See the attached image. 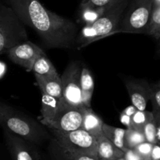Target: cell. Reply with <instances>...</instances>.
<instances>
[{"label":"cell","mask_w":160,"mask_h":160,"mask_svg":"<svg viewBox=\"0 0 160 160\" xmlns=\"http://www.w3.org/2000/svg\"><path fill=\"white\" fill-rule=\"evenodd\" d=\"M25 25L32 28L45 46L75 48L79 28L69 19L47 9L39 0H4Z\"/></svg>","instance_id":"cell-1"},{"label":"cell","mask_w":160,"mask_h":160,"mask_svg":"<svg viewBox=\"0 0 160 160\" xmlns=\"http://www.w3.org/2000/svg\"><path fill=\"white\" fill-rule=\"evenodd\" d=\"M0 124L7 131L35 145L49 142L52 134L45 125L7 104L0 105Z\"/></svg>","instance_id":"cell-2"},{"label":"cell","mask_w":160,"mask_h":160,"mask_svg":"<svg viewBox=\"0 0 160 160\" xmlns=\"http://www.w3.org/2000/svg\"><path fill=\"white\" fill-rule=\"evenodd\" d=\"M131 0H122L108 8L105 13L92 25H84L80 30L75 42V48L81 49L102 38L113 35Z\"/></svg>","instance_id":"cell-3"},{"label":"cell","mask_w":160,"mask_h":160,"mask_svg":"<svg viewBox=\"0 0 160 160\" xmlns=\"http://www.w3.org/2000/svg\"><path fill=\"white\" fill-rule=\"evenodd\" d=\"M26 25L13 9L2 3L0 6V54H6L12 47L28 42Z\"/></svg>","instance_id":"cell-4"},{"label":"cell","mask_w":160,"mask_h":160,"mask_svg":"<svg viewBox=\"0 0 160 160\" xmlns=\"http://www.w3.org/2000/svg\"><path fill=\"white\" fill-rule=\"evenodd\" d=\"M152 7L153 0H131L116 31V34H146Z\"/></svg>","instance_id":"cell-5"},{"label":"cell","mask_w":160,"mask_h":160,"mask_svg":"<svg viewBox=\"0 0 160 160\" xmlns=\"http://www.w3.org/2000/svg\"><path fill=\"white\" fill-rule=\"evenodd\" d=\"M48 131L52 136L62 146L72 151L97 158V138L85 130L80 128L70 131H58L55 129H48Z\"/></svg>","instance_id":"cell-6"},{"label":"cell","mask_w":160,"mask_h":160,"mask_svg":"<svg viewBox=\"0 0 160 160\" xmlns=\"http://www.w3.org/2000/svg\"><path fill=\"white\" fill-rule=\"evenodd\" d=\"M85 107H77L67 102L62 97L59 109L52 120L46 125L48 129L70 131L81 128Z\"/></svg>","instance_id":"cell-7"},{"label":"cell","mask_w":160,"mask_h":160,"mask_svg":"<svg viewBox=\"0 0 160 160\" xmlns=\"http://www.w3.org/2000/svg\"><path fill=\"white\" fill-rule=\"evenodd\" d=\"M82 65L78 61H72L67 65L61 76L63 98L72 106L84 107L81 95V77Z\"/></svg>","instance_id":"cell-8"},{"label":"cell","mask_w":160,"mask_h":160,"mask_svg":"<svg viewBox=\"0 0 160 160\" xmlns=\"http://www.w3.org/2000/svg\"><path fill=\"white\" fill-rule=\"evenodd\" d=\"M45 54V52L33 42L28 41L8 50L6 55L11 61L20 66L27 71L33 70L36 61Z\"/></svg>","instance_id":"cell-9"},{"label":"cell","mask_w":160,"mask_h":160,"mask_svg":"<svg viewBox=\"0 0 160 160\" xmlns=\"http://www.w3.org/2000/svg\"><path fill=\"white\" fill-rule=\"evenodd\" d=\"M6 146L12 160H38L40 152L37 145L7 131H3Z\"/></svg>","instance_id":"cell-10"},{"label":"cell","mask_w":160,"mask_h":160,"mask_svg":"<svg viewBox=\"0 0 160 160\" xmlns=\"http://www.w3.org/2000/svg\"><path fill=\"white\" fill-rule=\"evenodd\" d=\"M124 84L128 90L131 104L138 110H145L151 97V84L145 79L127 78Z\"/></svg>","instance_id":"cell-11"},{"label":"cell","mask_w":160,"mask_h":160,"mask_svg":"<svg viewBox=\"0 0 160 160\" xmlns=\"http://www.w3.org/2000/svg\"><path fill=\"white\" fill-rule=\"evenodd\" d=\"M48 153L51 160H98L93 156L68 149L59 144L52 136L48 142Z\"/></svg>","instance_id":"cell-12"},{"label":"cell","mask_w":160,"mask_h":160,"mask_svg":"<svg viewBox=\"0 0 160 160\" xmlns=\"http://www.w3.org/2000/svg\"><path fill=\"white\" fill-rule=\"evenodd\" d=\"M97 158L98 160H117L124 156V152L116 146L104 134L97 138Z\"/></svg>","instance_id":"cell-13"},{"label":"cell","mask_w":160,"mask_h":160,"mask_svg":"<svg viewBox=\"0 0 160 160\" xmlns=\"http://www.w3.org/2000/svg\"><path fill=\"white\" fill-rule=\"evenodd\" d=\"M42 93L56 98H62V83L61 77H44L34 75Z\"/></svg>","instance_id":"cell-14"},{"label":"cell","mask_w":160,"mask_h":160,"mask_svg":"<svg viewBox=\"0 0 160 160\" xmlns=\"http://www.w3.org/2000/svg\"><path fill=\"white\" fill-rule=\"evenodd\" d=\"M103 124L104 122L102 121L101 117L97 115L92 108L85 107L84 120L81 127L82 129L85 130L94 137L98 138L103 134Z\"/></svg>","instance_id":"cell-15"},{"label":"cell","mask_w":160,"mask_h":160,"mask_svg":"<svg viewBox=\"0 0 160 160\" xmlns=\"http://www.w3.org/2000/svg\"><path fill=\"white\" fill-rule=\"evenodd\" d=\"M61 98L50 96L45 93H42L40 122L42 124L46 126L52 120L59 109Z\"/></svg>","instance_id":"cell-16"},{"label":"cell","mask_w":160,"mask_h":160,"mask_svg":"<svg viewBox=\"0 0 160 160\" xmlns=\"http://www.w3.org/2000/svg\"><path fill=\"white\" fill-rule=\"evenodd\" d=\"M81 95L84 107L90 108L92 95L95 89V81L93 75L86 66H82V71L81 77Z\"/></svg>","instance_id":"cell-17"},{"label":"cell","mask_w":160,"mask_h":160,"mask_svg":"<svg viewBox=\"0 0 160 160\" xmlns=\"http://www.w3.org/2000/svg\"><path fill=\"white\" fill-rule=\"evenodd\" d=\"M106 9L105 7H97L87 3H81L79 20L84 25L93 24L105 13Z\"/></svg>","instance_id":"cell-18"},{"label":"cell","mask_w":160,"mask_h":160,"mask_svg":"<svg viewBox=\"0 0 160 160\" xmlns=\"http://www.w3.org/2000/svg\"><path fill=\"white\" fill-rule=\"evenodd\" d=\"M102 131L104 135L110 140L116 146L118 147L123 152H126L128 148L125 146V134L126 129L120 128H116L111 125L105 123L103 124Z\"/></svg>","instance_id":"cell-19"},{"label":"cell","mask_w":160,"mask_h":160,"mask_svg":"<svg viewBox=\"0 0 160 160\" xmlns=\"http://www.w3.org/2000/svg\"><path fill=\"white\" fill-rule=\"evenodd\" d=\"M32 71L34 73V75L44 77H59L56 67L47 57L45 53L36 61Z\"/></svg>","instance_id":"cell-20"},{"label":"cell","mask_w":160,"mask_h":160,"mask_svg":"<svg viewBox=\"0 0 160 160\" xmlns=\"http://www.w3.org/2000/svg\"><path fill=\"white\" fill-rule=\"evenodd\" d=\"M146 34L160 39V6H153Z\"/></svg>","instance_id":"cell-21"},{"label":"cell","mask_w":160,"mask_h":160,"mask_svg":"<svg viewBox=\"0 0 160 160\" xmlns=\"http://www.w3.org/2000/svg\"><path fill=\"white\" fill-rule=\"evenodd\" d=\"M146 142L143 132L134 128H126L125 134V146L128 149H134L137 145Z\"/></svg>","instance_id":"cell-22"},{"label":"cell","mask_w":160,"mask_h":160,"mask_svg":"<svg viewBox=\"0 0 160 160\" xmlns=\"http://www.w3.org/2000/svg\"><path fill=\"white\" fill-rule=\"evenodd\" d=\"M154 119L152 111L138 110L132 118V128L143 132L144 127L149 120Z\"/></svg>","instance_id":"cell-23"},{"label":"cell","mask_w":160,"mask_h":160,"mask_svg":"<svg viewBox=\"0 0 160 160\" xmlns=\"http://www.w3.org/2000/svg\"><path fill=\"white\" fill-rule=\"evenodd\" d=\"M143 134L146 142L152 144H157V127L155 119L149 120L143 128Z\"/></svg>","instance_id":"cell-24"},{"label":"cell","mask_w":160,"mask_h":160,"mask_svg":"<svg viewBox=\"0 0 160 160\" xmlns=\"http://www.w3.org/2000/svg\"><path fill=\"white\" fill-rule=\"evenodd\" d=\"M138 109L134 106V105H131V106H128L125 108L120 114V120L122 124L124 125L126 128H132V118L133 116L135 114V112Z\"/></svg>","instance_id":"cell-25"},{"label":"cell","mask_w":160,"mask_h":160,"mask_svg":"<svg viewBox=\"0 0 160 160\" xmlns=\"http://www.w3.org/2000/svg\"><path fill=\"white\" fill-rule=\"evenodd\" d=\"M154 144L148 142H144L139 144L134 148V151L139 155L143 160H151V154Z\"/></svg>","instance_id":"cell-26"},{"label":"cell","mask_w":160,"mask_h":160,"mask_svg":"<svg viewBox=\"0 0 160 160\" xmlns=\"http://www.w3.org/2000/svg\"><path fill=\"white\" fill-rule=\"evenodd\" d=\"M151 88L150 102L152 105V110L160 111V86L157 84H152Z\"/></svg>","instance_id":"cell-27"},{"label":"cell","mask_w":160,"mask_h":160,"mask_svg":"<svg viewBox=\"0 0 160 160\" xmlns=\"http://www.w3.org/2000/svg\"><path fill=\"white\" fill-rule=\"evenodd\" d=\"M122 0H88L87 4L92 6H97V7H105L106 9L114 6L117 3L120 2Z\"/></svg>","instance_id":"cell-28"},{"label":"cell","mask_w":160,"mask_h":160,"mask_svg":"<svg viewBox=\"0 0 160 160\" xmlns=\"http://www.w3.org/2000/svg\"><path fill=\"white\" fill-rule=\"evenodd\" d=\"M123 158L126 160H143L134 149H128L124 152Z\"/></svg>","instance_id":"cell-29"},{"label":"cell","mask_w":160,"mask_h":160,"mask_svg":"<svg viewBox=\"0 0 160 160\" xmlns=\"http://www.w3.org/2000/svg\"><path fill=\"white\" fill-rule=\"evenodd\" d=\"M154 114V119L156 121V127H157V140L158 144L160 145V111L152 110Z\"/></svg>","instance_id":"cell-30"},{"label":"cell","mask_w":160,"mask_h":160,"mask_svg":"<svg viewBox=\"0 0 160 160\" xmlns=\"http://www.w3.org/2000/svg\"><path fill=\"white\" fill-rule=\"evenodd\" d=\"M151 160H160V145L154 144L151 154Z\"/></svg>","instance_id":"cell-31"},{"label":"cell","mask_w":160,"mask_h":160,"mask_svg":"<svg viewBox=\"0 0 160 160\" xmlns=\"http://www.w3.org/2000/svg\"><path fill=\"white\" fill-rule=\"evenodd\" d=\"M7 72V65L3 60L0 61V79L2 80L6 75Z\"/></svg>","instance_id":"cell-32"},{"label":"cell","mask_w":160,"mask_h":160,"mask_svg":"<svg viewBox=\"0 0 160 160\" xmlns=\"http://www.w3.org/2000/svg\"><path fill=\"white\" fill-rule=\"evenodd\" d=\"M153 6H160V0H153Z\"/></svg>","instance_id":"cell-33"},{"label":"cell","mask_w":160,"mask_h":160,"mask_svg":"<svg viewBox=\"0 0 160 160\" xmlns=\"http://www.w3.org/2000/svg\"><path fill=\"white\" fill-rule=\"evenodd\" d=\"M158 55L160 56V39H159V44H158Z\"/></svg>","instance_id":"cell-34"},{"label":"cell","mask_w":160,"mask_h":160,"mask_svg":"<svg viewBox=\"0 0 160 160\" xmlns=\"http://www.w3.org/2000/svg\"><path fill=\"white\" fill-rule=\"evenodd\" d=\"M38 160H45L43 159V157H42V154H41V153H40V155H39L38 159Z\"/></svg>","instance_id":"cell-35"},{"label":"cell","mask_w":160,"mask_h":160,"mask_svg":"<svg viewBox=\"0 0 160 160\" xmlns=\"http://www.w3.org/2000/svg\"><path fill=\"white\" fill-rule=\"evenodd\" d=\"M88 1V0H82V1H81V3H85L87 2Z\"/></svg>","instance_id":"cell-36"},{"label":"cell","mask_w":160,"mask_h":160,"mask_svg":"<svg viewBox=\"0 0 160 160\" xmlns=\"http://www.w3.org/2000/svg\"><path fill=\"white\" fill-rule=\"evenodd\" d=\"M117 160H126V159H125L123 157V158H120V159H117Z\"/></svg>","instance_id":"cell-37"},{"label":"cell","mask_w":160,"mask_h":160,"mask_svg":"<svg viewBox=\"0 0 160 160\" xmlns=\"http://www.w3.org/2000/svg\"><path fill=\"white\" fill-rule=\"evenodd\" d=\"M156 84H158V85H159V86H160V81H159V82H158V83H156Z\"/></svg>","instance_id":"cell-38"}]
</instances>
